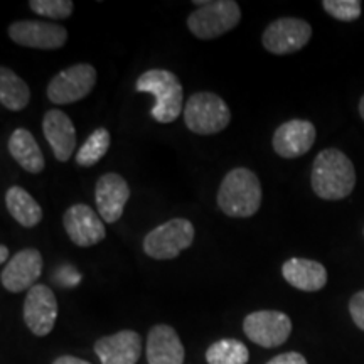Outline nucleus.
<instances>
[{
    "mask_svg": "<svg viewBox=\"0 0 364 364\" xmlns=\"http://www.w3.org/2000/svg\"><path fill=\"white\" fill-rule=\"evenodd\" d=\"M53 364H91V363L85 361V359L75 358V356H59L54 359Z\"/></svg>",
    "mask_w": 364,
    "mask_h": 364,
    "instance_id": "nucleus-29",
    "label": "nucleus"
},
{
    "mask_svg": "<svg viewBox=\"0 0 364 364\" xmlns=\"http://www.w3.org/2000/svg\"><path fill=\"white\" fill-rule=\"evenodd\" d=\"M135 90L139 93H150L156 98L150 115L159 124H172L182 113L184 88L172 71L159 68L145 71L136 78Z\"/></svg>",
    "mask_w": 364,
    "mask_h": 364,
    "instance_id": "nucleus-3",
    "label": "nucleus"
},
{
    "mask_svg": "<svg viewBox=\"0 0 364 364\" xmlns=\"http://www.w3.org/2000/svg\"><path fill=\"white\" fill-rule=\"evenodd\" d=\"M112 144V135L110 132L103 127L95 129L91 132L88 139L85 140V144L81 145L78 154H76V164L81 167H91L95 164H98L102 159L107 156L108 149Z\"/></svg>",
    "mask_w": 364,
    "mask_h": 364,
    "instance_id": "nucleus-24",
    "label": "nucleus"
},
{
    "mask_svg": "<svg viewBox=\"0 0 364 364\" xmlns=\"http://www.w3.org/2000/svg\"><path fill=\"white\" fill-rule=\"evenodd\" d=\"M130 199L129 182L117 172H107L100 177L95 188V201L105 223H117L124 216L125 204Z\"/></svg>",
    "mask_w": 364,
    "mask_h": 364,
    "instance_id": "nucleus-15",
    "label": "nucleus"
},
{
    "mask_svg": "<svg viewBox=\"0 0 364 364\" xmlns=\"http://www.w3.org/2000/svg\"><path fill=\"white\" fill-rule=\"evenodd\" d=\"M29 7L38 16L54 21L68 19L75 11V4L71 0H31Z\"/></svg>",
    "mask_w": 364,
    "mask_h": 364,
    "instance_id": "nucleus-25",
    "label": "nucleus"
},
{
    "mask_svg": "<svg viewBox=\"0 0 364 364\" xmlns=\"http://www.w3.org/2000/svg\"><path fill=\"white\" fill-rule=\"evenodd\" d=\"M9 152L22 169L31 174H39L44 171L46 161L38 140L27 129H16L9 139Z\"/></svg>",
    "mask_w": 364,
    "mask_h": 364,
    "instance_id": "nucleus-20",
    "label": "nucleus"
},
{
    "mask_svg": "<svg viewBox=\"0 0 364 364\" xmlns=\"http://www.w3.org/2000/svg\"><path fill=\"white\" fill-rule=\"evenodd\" d=\"M312 191L324 201H341L354 191L356 169L351 159L339 149H324L312 164Z\"/></svg>",
    "mask_w": 364,
    "mask_h": 364,
    "instance_id": "nucleus-1",
    "label": "nucleus"
},
{
    "mask_svg": "<svg viewBox=\"0 0 364 364\" xmlns=\"http://www.w3.org/2000/svg\"><path fill=\"white\" fill-rule=\"evenodd\" d=\"M243 332L257 346L279 348L292 334V321L280 311H257L245 317Z\"/></svg>",
    "mask_w": 364,
    "mask_h": 364,
    "instance_id": "nucleus-9",
    "label": "nucleus"
},
{
    "mask_svg": "<svg viewBox=\"0 0 364 364\" xmlns=\"http://www.w3.org/2000/svg\"><path fill=\"white\" fill-rule=\"evenodd\" d=\"M56 295L48 285L38 284L29 290L24 300V322L38 338H44L54 329L58 318Z\"/></svg>",
    "mask_w": 364,
    "mask_h": 364,
    "instance_id": "nucleus-12",
    "label": "nucleus"
},
{
    "mask_svg": "<svg viewBox=\"0 0 364 364\" xmlns=\"http://www.w3.org/2000/svg\"><path fill=\"white\" fill-rule=\"evenodd\" d=\"M349 314L358 329L364 332V290H359L349 300Z\"/></svg>",
    "mask_w": 364,
    "mask_h": 364,
    "instance_id": "nucleus-27",
    "label": "nucleus"
},
{
    "mask_svg": "<svg viewBox=\"0 0 364 364\" xmlns=\"http://www.w3.org/2000/svg\"><path fill=\"white\" fill-rule=\"evenodd\" d=\"M93 349L102 364H136L142 354V339L139 332L125 329L100 338Z\"/></svg>",
    "mask_w": 364,
    "mask_h": 364,
    "instance_id": "nucleus-16",
    "label": "nucleus"
},
{
    "mask_svg": "<svg viewBox=\"0 0 364 364\" xmlns=\"http://www.w3.org/2000/svg\"><path fill=\"white\" fill-rule=\"evenodd\" d=\"M198 6L189 14L188 27L198 39L211 41L233 31L241 21V9L235 0H194Z\"/></svg>",
    "mask_w": 364,
    "mask_h": 364,
    "instance_id": "nucleus-4",
    "label": "nucleus"
},
{
    "mask_svg": "<svg viewBox=\"0 0 364 364\" xmlns=\"http://www.w3.org/2000/svg\"><path fill=\"white\" fill-rule=\"evenodd\" d=\"M44 260L43 255L36 248L21 250L12 257V260L2 268L0 282L7 292L19 294L24 290H31L36 282L41 279Z\"/></svg>",
    "mask_w": 364,
    "mask_h": 364,
    "instance_id": "nucleus-13",
    "label": "nucleus"
},
{
    "mask_svg": "<svg viewBox=\"0 0 364 364\" xmlns=\"http://www.w3.org/2000/svg\"><path fill=\"white\" fill-rule=\"evenodd\" d=\"M317 130L312 122L294 118L275 130L272 139L273 150L284 159H297L306 156L316 144Z\"/></svg>",
    "mask_w": 364,
    "mask_h": 364,
    "instance_id": "nucleus-14",
    "label": "nucleus"
},
{
    "mask_svg": "<svg viewBox=\"0 0 364 364\" xmlns=\"http://www.w3.org/2000/svg\"><path fill=\"white\" fill-rule=\"evenodd\" d=\"M184 122L196 135H215L230 125L231 110L220 95L198 91L184 105Z\"/></svg>",
    "mask_w": 364,
    "mask_h": 364,
    "instance_id": "nucleus-5",
    "label": "nucleus"
},
{
    "mask_svg": "<svg viewBox=\"0 0 364 364\" xmlns=\"http://www.w3.org/2000/svg\"><path fill=\"white\" fill-rule=\"evenodd\" d=\"M194 225L184 218H174L145 235L142 248L154 260H174L194 243Z\"/></svg>",
    "mask_w": 364,
    "mask_h": 364,
    "instance_id": "nucleus-6",
    "label": "nucleus"
},
{
    "mask_svg": "<svg viewBox=\"0 0 364 364\" xmlns=\"http://www.w3.org/2000/svg\"><path fill=\"white\" fill-rule=\"evenodd\" d=\"M9 38L22 48L54 51L63 48L68 41L65 26L48 21H16L9 26Z\"/></svg>",
    "mask_w": 364,
    "mask_h": 364,
    "instance_id": "nucleus-10",
    "label": "nucleus"
},
{
    "mask_svg": "<svg viewBox=\"0 0 364 364\" xmlns=\"http://www.w3.org/2000/svg\"><path fill=\"white\" fill-rule=\"evenodd\" d=\"M98 73L88 63H78L59 71L48 83L46 95L54 105H70L88 97L97 85Z\"/></svg>",
    "mask_w": 364,
    "mask_h": 364,
    "instance_id": "nucleus-7",
    "label": "nucleus"
},
{
    "mask_svg": "<svg viewBox=\"0 0 364 364\" xmlns=\"http://www.w3.org/2000/svg\"><path fill=\"white\" fill-rule=\"evenodd\" d=\"M147 361L149 364H184V346L174 327L157 324L147 336Z\"/></svg>",
    "mask_w": 364,
    "mask_h": 364,
    "instance_id": "nucleus-18",
    "label": "nucleus"
},
{
    "mask_svg": "<svg viewBox=\"0 0 364 364\" xmlns=\"http://www.w3.org/2000/svg\"><path fill=\"white\" fill-rule=\"evenodd\" d=\"M322 7L331 17L343 22L358 21L363 11L359 0H324Z\"/></svg>",
    "mask_w": 364,
    "mask_h": 364,
    "instance_id": "nucleus-26",
    "label": "nucleus"
},
{
    "mask_svg": "<svg viewBox=\"0 0 364 364\" xmlns=\"http://www.w3.org/2000/svg\"><path fill=\"white\" fill-rule=\"evenodd\" d=\"M248 361V348L238 339H221L206 351L208 364H247Z\"/></svg>",
    "mask_w": 364,
    "mask_h": 364,
    "instance_id": "nucleus-23",
    "label": "nucleus"
},
{
    "mask_svg": "<svg viewBox=\"0 0 364 364\" xmlns=\"http://www.w3.org/2000/svg\"><path fill=\"white\" fill-rule=\"evenodd\" d=\"M216 199L226 216L252 218L262 206V182L247 167H235L223 177Z\"/></svg>",
    "mask_w": 364,
    "mask_h": 364,
    "instance_id": "nucleus-2",
    "label": "nucleus"
},
{
    "mask_svg": "<svg viewBox=\"0 0 364 364\" xmlns=\"http://www.w3.org/2000/svg\"><path fill=\"white\" fill-rule=\"evenodd\" d=\"M267 364H309V363L300 353L290 351V353H284V354H279V356L272 358Z\"/></svg>",
    "mask_w": 364,
    "mask_h": 364,
    "instance_id": "nucleus-28",
    "label": "nucleus"
},
{
    "mask_svg": "<svg viewBox=\"0 0 364 364\" xmlns=\"http://www.w3.org/2000/svg\"><path fill=\"white\" fill-rule=\"evenodd\" d=\"M282 275L294 289L318 292L327 285V270L322 263L307 258H290L282 265Z\"/></svg>",
    "mask_w": 364,
    "mask_h": 364,
    "instance_id": "nucleus-19",
    "label": "nucleus"
},
{
    "mask_svg": "<svg viewBox=\"0 0 364 364\" xmlns=\"http://www.w3.org/2000/svg\"><path fill=\"white\" fill-rule=\"evenodd\" d=\"M9 215L24 228H34L43 221V208L21 186H11L6 193Z\"/></svg>",
    "mask_w": 364,
    "mask_h": 364,
    "instance_id": "nucleus-21",
    "label": "nucleus"
},
{
    "mask_svg": "<svg viewBox=\"0 0 364 364\" xmlns=\"http://www.w3.org/2000/svg\"><path fill=\"white\" fill-rule=\"evenodd\" d=\"M359 115H361V118L364 120V95L361 97V100H359Z\"/></svg>",
    "mask_w": 364,
    "mask_h": 364,
    "instance_id": "nucleus-31",
    "label": "nucleus"
},
{
    "mask_svg": "<svg viewBox=\"0 0 364 364\" xmlns=\"http://www.w3.org/2000/svg\"><path fill=\"white\" fill-rule=\"evenodd\" d=\"M7 258H9V248L6 245H2V247H0V263H9Z\"/></svg>",
    "mask_w": 364,
    "mask_h": 364,
    "instance_id": "nucleus-30",
    "label": "nucleus"
},
{
    "mask_svg": "<svg viewBox=\"0 0 364 364\" xmlns=\"http://www.w3.org/2000/svg\"><path fill=\"white\" fill-rule=\"evenodd\" d=\"M31 102V88L11 68H0V103L11 112H21Z\"/></svg>",
    "mask_w": 364,
    "mask_h": 364,
    "instance_id": "nucleus-22",
    "label": "nucleus"
},
{
    "mask_svg": "<svg viewBox=\"0 0 364 364\" xmlns=\"http://www.w3.org/2000/svg\"><path fill=\"white\" fill-rule=\"evenodd\" d=\"M312 38V26L297 17H280L270 22L262 34V44L275 56L299 53Z\"/></svg>",
    "mask_w": 364,
    "mask_h": 364,
    "instance_id": "nucleus-8",
    "label": "nucleus"
},
{
    "mask_svg": "<svg viewBox=\"0 0 364 364\" xmlns=\"http://www.w3.org/2000/svg\"><path fill=\"white\" fill-rule=\"evenodd\" d=\"M63 226L70 240L80 248L95 247L107 238L105 221L88 204H73L68 208L63 216Z\"/></svg>",
    "mask_w": 364,
    "mask_h": 364,
    "instance_id": "nucleus-11",
    "label": "nucleus"
},
{
    "mask_svg": "<svg viewBox=\"0 0 364 364\" xmlns=\"http://www.w3.org/2000/svg\"><path fill=\"white\" fill-rule=\"evenodd\" d=\"M43 132L56 161H70L76 147V129L71 118L56 108L48 110L43 118Z\"/></svg>",
    "mask_w": 364,
    "mask_h": 364,
    "instance_id": "nucleus-17",
    "label": "nucleus"
}]
</instances>
